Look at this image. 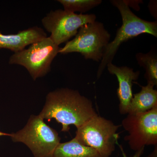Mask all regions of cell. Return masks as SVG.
I'll list each match as a JSON object with an SVG mask.
<instances>
[{
    "label": "cell",
    "instance_id": "obj_1",
    "mask_svg": "<svg viewBox=\"0 0 157 157\" xmlns=\"http://www.w3.org/2000/svg\"><path fill=\"white\" fill-rule=\"evenodd\" d=\"M43 119L55 120L61 124V132H69L70 125L78 128L98 115L91 100L77 90L61 88L48 93L39 114Z\"/></svg>",
    "mask_w": 157,
    "mask_h": 157
},
{
    "label": "cell",
    "instance_id": "obj_2",
    "mask_svg": "<svg viewBox=\"0 0 157 157\" xmlns=\"http://www.w3.org/2000/svg\"><path fill=\"white\" fill-rule=\"evenodd\" d=\"M110 2L119 11L122 25L118 29L113 41L109 42L106 47L98 67V78L101 77L107 65L112 63L120 46L123 42L142 34H150L157 37V21H147L137 17L131 11L126 1L112 0Z\"/></svg>",
    "mask_w": 157,
    "mask_h": 157
},
{
    "label": "cell",
    "instance_id": "obj_3",
    "mask_svg": "<svg viewBox=\"0 0 157 157\" xmlns=\"http://www.w3.org/2000/svg\"><path fill=\"white\" fill-rule=\"evenodd\" d=\"M10 137L13 142L26 145L34 157H52L61 140L56 130L39 115H31L24 127Z\"/></svg>",
    "mask_w": 157,
    "mask_h": 157
},
{
    "label": "cell",
    "instance_id": "obj_4",
    "mask_svg": "<svg viewBox=\"0 0 157 157\" xmlns=\"http://www.w3.org/2000/svg\"><path fill=\"white\" fill-rule=\"evenodd\" d=\"M121 125L97 115L77 128L75 138L85 146L95 150L101 157H109L115 151Z\"/></svg>",
    "mask_w": 157,
    "mask_h": 157
},
{
    "label": "cell",
    "instance_id": "obj_5",
    "mask_svg": "<svg viewBox=\"0 0 157 157\" xmlns=\"http://www.w3.org/2000/svg\"><path fill=\"white\" fill-rule=\"evenodd\" d=\"M110 36L103 23L96 21L81 27L75 38L59 48V53L78 52L86 59L101 62Z\"/></svg>",
    "mask_w": 157,
    "mask_h": 157
},
{
    "label": "cell",
    "instance_id": "obj_6",
    "mask_svg": "<svg viewBox=\"0 0 157 157\" xmlns=\"http://www.w3.org/2000/svg\"><path fill=\"white\" fill-rule=\"evenodd\" d=\"M59 48L49 37H45L31 44L27 49L14 53L10 57L9 63L24 67L36 80L50 71L51 65Z\"/></svg>",
    "mask_w": 157,
    "mask_h": 157
},
{
    "label": "cell",
    "instance_id": "obj_7",
    "mask_svg": "<svg viewBox=\"0 0 157 157\" xmlns=\"http://www.w3.org/2000/svg\"><path fill=\"white\" fill-rule=\"evenodd\" d=\"M121 126L128 133L124 140L132 150L157 145V106L146 112L128 113Z\"/></svg>",
    "mask_w": 157,
    "mask_h": 157
},
{
    "label": "cell",
    "instance_id": "obj_8",
    "mask_svg": "<svg viewBox=\"0 0 157 157\" xmlns=\"http://www.w3.org/2000/svg\"><path fill=\"white\" fill-rule=\"evenodd\" d=\"M96 18L94 14H77L58 9L46 14L42 22L51 33L49 38L59 46L76 36L82 26L96 21Z\"/></svg>",
    "mask_w": 157,
    "mask_h": 157
},
{
    "label": "cell",
    "instance_id": "obj_9",
    "mask_svg": "<svg viewBox=\"0 0 157 157\" xmlns=\"http://www.w3.org/2000/svg\"><path fill=\"white\" fill-rule=\"evenodd\" d=\"M107 67L109 73L116 76L118 82L117 94L119 101L120 113L122 115L128 114L133 97V83L138 79L140 71L135 72L133 69L126 66L117 67L112 63H109Z\"/></svg>",
    "mask_w": 157,
    "mask_h": 157
},
{
    "label": "cell",
    "instance_id": "obj_10",
    "mask_svg": "<svg viewBox=\"0 0 157 157\" xmlns=\"http://www.w3.org/2000/svg\"><path fill=\"white\" fill-rule=\"evenodd\" d=\"M47 37L42 29L35 26L20 31L16 34L4 35L0 32V48L10 49L14 53Z\"/></svg>",
    "mask_w": 157,
    "mask_h": 157
},
{
    "label": "cell",
    "instance_id": "obj_11",
    "mask_svg": "<svg viewBox=\"0 0 157 157\" xmlns=\"http://www.w3.org/2000/svg\"><path fill=\"white\" fill-rule=\"evenodd\" d=\"M140 86L141 90L133 95L131 101L128 113L130 114L146 112L157 106V91L154 86L149 84Z\"/></svg>",
    "mask_w": 157,
    "mask_h": 157
},
{
    "label": "cell",
    "instance_id": "obj_12",
    "mask_svg": "<svg viewBox=\"0 0 157 157\" xmlns=\"http://www.w3.org/2000/svg\"><path fill=\"white\" fill-rule=\"evenodd\" d=\"M52 157H101L95 150L81 144L74 137L60 143Z\"/></svg>",
    "mask_w": 157,
    "mask_h": 157
},
{
    "label": "cell",
    "instance_id": "obj_13",
    "mask_svg": "<svg viewBox=\"0 0 157 157\" xmlns=\"http://www.w3.org/2000/svg\"><path fill=\"white\" fill-rule=\"evenodd\" d=\"M136 59L138 65L145 70L144 77L147 81V84L157 85V56L156 54L152 51L144 54L138 53Z\"/></svg>",
    "mask_w": 157,
    "mask_h": 157
},
{
    "label": "cell",
    "instance_id": "obj_14",
    "mask_svg": "<svg viewBox=\"0 0 157 157\" xmlns=\"http://www.w3.org/2000/svg\"><path fill=\"white\" fill-rule=\"evenodd\" d=\"M57 2L63 5L64 10L75 13L76 11L81 14L101 5V0H59Z\"/></svg>",
    "mask_w": 157,
    "mask_h": 157
},
{
    "label": "cell",
    "instance_id": "obj_15",
    "mask_svg": "<svg viewBox=\"0 0 157 157\" xmlns=\"http://www.w3.org/2000/svg\"><path fill=\"white\" fill-rule=\"evenodd\" d=\"M117 145L120 148L123 157H128L127 155L126 154L125 152L124 151L123 148L122 147L120 144H119L118 143H117ZM144 147L141 148V149L135 152V154L134 155L132 156V157H140L143 155L144 151Z\"/></svg>",
    "mask_w": 157,
    "mask_h": 157
},
{
    "label": "cell",
    "instance_id": "obj_16",
    "mask_svg": "<svg viewBox=\"0 0 157 157\" xmlns=\"http://www.w3.org/2000/svg\"><path fill=\"white\" fill-rule=\"evenodd\" d=\"M154 150L153 151L151 154L150 155H149L147 157H157V145H155Z\"/></svg>",
    "mask_w": 157,
    "mask_h": 157
},
{
    "label": "cell",
    "instance_id": "obj_17",
    "mask_svg": "<svg viewBox=\"0 0 157 157\" xmlns=\"http://www.w3.org/2000/svg\"><path fill=\"white\" fill-rule=\"evenodd\" d=\"M11 134L9 133H4V132H2L0 131V137L1 136H9L11 137Z\"/></svg>",
    "mask_w": 157,
    "mask_h": 157
}]
</instances>
